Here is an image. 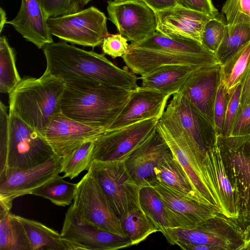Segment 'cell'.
Listing matches in <instances>:
<instances>
[{"label": "cell", "instance_id": "obj_1", "mask_svg": "<svg viewBox=\"0 0 250 250\" xmlns=\"http://www.w3.org/2000/svg\"><path fill=\"white\" fill-rule=\"evenodd\" d=\"M42 49L46 62L44 73L64 82L90 81L128 90L138 86L133 73L118 67L104 54L65 42H53Z\"/></svg>", "mask_w": 250, "mask_h": 250}, {"label": "cell", "instance_id": "obj_2", "mask_svg": "<svg viewBox=\"0 0 250 250\" xmlns=\"http://www.w3.org/2000/svg\"><path fill=\"white\" fill-rule=\"evenodd\" d=\"M132 90L96 82H65L61 112L65 116L106 131L119 115Z\"/></svg>", "mask_w": 250, "mask_h": 250}, {"label": "cell", "instance_id": "obj_3", "mask_svg": "<svg viewBox=\"0 0 250 250\" xmlns=\"http://www.w3.org/2000/svg\"><path fill=\"white\" fill-rule=\"evenodd\" d=\"M65 82L43 73L39 78L25 77L9 94L12 113L42 135L52 119L61 112Z\"/></svg>", "mask_w": 250, "mask_h": 250}, {"label": "cell", "instance_id": "obj_4", "mask_svg": "<svg viewBox=\"0 0 250 250\" xmlns=\"http://www.w3.org/2000/svg\"><path fill=\"white\" fill-rule=\"evenodd\" d=\"M54 155L40 132L9 112L8 134L0 135V179L40 165Z\"/></svg>", "mask_w": 250, "mask_h": 250}, {"label": "cell", "instance_id": "obj_5", "mask_svg": "<svg viewBox=\"0 0 250 250\" xmlns=\"http://www.w3.org/2000/svg\"><path fill=\"white\" fill-rule=\"evenodd\" d=\"M225 169L233 188L238 218L244 233L250 225V134L216 135Z\"/></svg>", "mask_w": 250, "mask_h": 250}, {"label": "cell", "instance_id": "obj_6", "mask_svg": "<svg viewBox=\"0 0 250 250\" xmlns=\"http://www.w3.org/2000/svg\"><path fill=\"white\" fill-rule=\"evenodd\" d=\"M156 127L169 146L173 156L187 173L202 201L216 208L221 213V206L216 193L205 170L197 161L184 130L168 109L166 108L159 120Z\"/></svg>", "mask_w": 250, "mask_h": 250}, {"label": "cell", "instance_id": "obj_7", "mask_svg": "<svg viewBox=\"0 0 250 250\" xmlns=\"http://www.w3.org/2000/svg\"><path fill=\"white\" fill-rule=\"evenodd\" d=\"M166 239L171 245L179 243L207 246L213 250H243L244 232L236 221L217 213L188 228H169Z\"/></svg>", "mask_w": 250, "mask_h": 250}, {"label": "cell", "instance_id": "obj_8", "mask_svg": "<svg viewBox=\"0 0 250 250\" xmlns=\"http://www.w3.org/2000/svg\"><path fill=\"white\" fill-rule=\"evenodd\" d=\"M120 218L132 209L140 207L142 187L132 177L125 161L92 160L89 169Z\"/></svg>", "mask_w": 250, "mask_h": 250}, {"label": "cell", "instance_id": "obj_9", "mask_svg": "<svg viewBox=\"0 0 250 250\" xmlns=\"http://www.w3.org/2000/svg\"><path fill=\"white\" fill-rule=\"evenodd\" d=\"M107 18L97 8L90 6L80 11L47 19L52 35L72 44L95 47L101 45L109 33Z\"/></svg>", "mask_w": 250, "mask_h": 250}, {"label": "cell", "instance_id": "obj_10", "mask_svg": "<svg viewBox=\"0 0 250 250\" xmlns=\"http://www.w3.org/2000/svg\"><path fill=\"white\" fill-rule=\"evenodd\" d=\"M70 207L81 221L100 229L125 235L119 218L90 171L77 183Z\"/></svg>", "mask_w": 250, "mask_h": 250}, {"label": "cell", "instance_id": "obj_11", "mask_svg": "<svg viewBox=\"0 0 250 250\" xmlns=\"http://www.w3.org/2000/svg\"><path fill=\"white\" fill-rule=\"evenodd\" d=\"M109 20L119 33L132 43H138L157 31L156 12L143 0L108 1Z\"/></svg>", "mask_w": 250, "mask_h": 250}, {"label": "cell", "instance_id": "obj_12", "mask_svg": "<svg viewBox=\"0 0 250 250\" xmlns=\"http://www.w3.org/2000/svg\"><path fill=\"white\" fill-rule=\"evenodd\" d=\"M166 107L174 115L184 130L197 161L213 188L207 173L205 162L208 152L216 142L214 127L193 108L181 92L173 95Z\"/></svg>", "mask_w": 250, "mask_h": 250}, {"label": "cell", "instance_id": "obj_13", "mask_svg": "<svg viewBox=\"0 0 250 250\" xmlns=\"http://www.w3.org/2000/svg\"><path fill=\"white\" fill-rule=\"evenodd\" d=\"M159 120L153 118L121 128L106 130L94 141L93 160L125 161L153 132Z\"/></svg>", "mask_w": 250, "mask_h": 250}, {"label": "cell", "instance_id": "obj_14", "mask_svg": "<svg viewBox=\"0 0 250 250\" xmlns=\"http://www.w3.org/2000/svg\"><path fill=\"white\" fill-rule=\"evenodd\" d=\"M60 234L67 250H116L132 246L125 235L100 229L81 221L71 207L65 213Z\"/></svg>", "mask_w": 250, "mask_h": 250}, {"label": "cell", "instance_id": "obj_15", "mask_svg": "<svg viewBox=\"0 0 250 250\" xmlns=\"http://www.w3.org/2000/svg\"><path fill=\"white\" fill-rule=\"evenodd\" d=\"M132 73L141 76L166 65H188L202 67L219 66L221 64L213 53L206 54L152 50L129 46L128 53L122 57Z\"/></svg>", "mask_w": 250, "mask_h": 250}, {"label": "cell", "instance_id": "obj_16", "mask_svg": "<svg viewBox=\"0 0 250 250\" xmlns=\"http://www.w3.org/2000/svg\"><path fill=\"white\" fill-rule=\"evenodd\" d=\"M172 153L156 127L131 152L125 163L130 175L142 187H154L158 183L155 169L165 157Z\"/></svg>", "mask_w": 250, "mask_h": 250}, {"label": "cell", "instance_id": "obj_17", "mask_svg": "<svg viewBox=\"0 0 250 250\" xmlns=\"http://www.w3.org/2000/svg\"><path fill=\"white\" fill-rule=\"evenodd\" d=\"M105 131L72 120L60 112L52 119L42 135L55 154L63 158L84 143L95 140Z\"/></svg>", "mask_w": 250, "mask_h": 250}, {"label": "cell", "instance_id": "obj_18", "mask_svg": "<svg viewBox=\"0 0 250 250\" xmlns=\"http://www.w3.org/2000/svg\"><path fill=\"white\" fill-rule=\"evenodd\" d=\"M165 204L171 228H188L210 218L219 210L158 183L153 187Z\"/></svg>", "mask_w": 250, "mask_h": 250}, {"label": "cell", "instance_id": "obj_19", "mask_svg": "<svg viewBox=\"0 0 250 250\" xmlns=\"http://www.w3.org/2000/svg\"><path fill=\"white\" fill-rule=\"evenodd\" d=\"M62 158L54 155L31 168L13 171L0 179V197L11 201L32 191L61 173Z\"/></svg>", "mask_w": 250, "mask_h": 250}, {"label": "cell", "instance_id": "obj_20", "mask_svg": "<svg viewBox=\"0 0 250 250\" xmlns=\"http://www.w3.org/2000/svg\"><path fill=\"white\" fill-rule=\"evenodd\" d=\"M170 96L156 89L138 86L132 90L127 103L107 130L121 128L153 118L160 119Z\"/></svg>", "mask_w": 250, "mask_h": 250}, {"label": "cell", "instance_id": "obj_21", "mask_svg": "<svg viewBox=\"0 0 250 250\" xmlns=\"http://www.w3.org/2000/svg\"><path fill=\"white\" fill-rule=\"evenodd\" d=\"M155 12L157 31L172 39L190 40L200 42L205 24L216 16L179 5Z\"/></svg>", "mask_w": 250, "mask_h": 250}, {"label": "cell", "instance_id": "obj_22", "mask_svg": "<svg viewBox=\"0 0 250 250\" xmlns=\"http://www.w3.org/2000/svg\"><path fill=\"white\" fill-rule=\"evenodd\" d=\"M220 67L197 70L190 75L179 91L214 128L213 107L217 88L220 82Z\"/></svg>", "mask_w": 250, "mask_h": 250}, {"label": "cell", "instance_id": "obj_23", "mask_svg": "<svg viewBox=\"0 0 250 250\" xmlns=\"http://www.w3.org/2000/svg\"><path fill=\"white\" fill-rule=\"evenodd\" d=\"M47 19L41 0H21L17 16L7 23L12 25L26 40L42 49L53 42Z\"/></svg>", "mask_w": 250, "mask_h": 250}, {"label": "cell", "instance_id": "obj_24", "mask_svg": "<svg viewBox=\"0 0 250 250\" xmlns=\"http://www.w3.org/2000/svg\"><path fill=\"white\" fill-rule=\"evenodd\" d=\"M205 166L209 179L219 196L222 214L237 222L238 214L235 194L226 172L216 140L207 155Z\"/></svg>", "mask_w": 250, "mask_h": 250}, {"label": "cell", "instance_id": "obj_25", "mask_svg": "<svg viewBox=\"0 0 250 250\" xmlns=\"http://www.w3.org/2000/svg\"><path fill=\"white\" fill-rule=\"evenodd\" d=\"M203 68L206 67L177 64L163 65L141 76V86L156 89L171 96L180 91L192 73Z\"/></svg>", "mask_w": 250, "mask_h": 250}, {"label": "cell", "instance_id": "obj_26", "mask_svg": "<svg viewBox=\"0 0 250 250\" xmlns=\"http://www.w3.org/2000/svg\"><path fill=\"white\" fill-rule=\"evenodd\" d=\"M155 174L158 183L204 203L194 189L187 173L172 153L165 157L156 167Z\"/></svg>", "mask_w": 250, "mask_h": 250}, {"label": "cell", "instance_id": "obj_27", "mask_svg": "<svg viewBox=\"0 0 250 250\" xmlns=\"http://www.w3.org/2000/svg\"><path fill=\"white\" fill-rule=\"evenodd\" d=\"M17 216L23 227L31 250H67L61 234L40 222Z\"/></svg>", "mask_w": 250, "mask_h": 250}, {"label": "cell", "instance_id": "obj_28", "mask_svg": "<svg viewBox=\"0 0 250 250\" xmlns=\"http://www.w3.org/2000/svg\"><path fill=\"white\" fill-rule=\"evenodd\" d=\"M129 45L148 50L187 54H206L212 53L204 47L199 42L172 39L158 31L144 41L138 43H131Z\"/></svg>", "mask_w": 250, "mask_h": 250}, {"label": "cell", "instance_id": "obj_29", "mask_svg": "<svg viewBox=\"0 0 250 250\" xmlns=\"http://www.w3.org/2000/svg\"><path fill=\"white\" fill-rule=\"evenodd\" d=\"M124 234L129 238L132 245H137L151 234L160 231L154 221L141 207L135 208L120 218Z\"/></svg>", "mask_w": 250, "mask_h": 250}, {"label": "cell", "instance_id": "obj_30", "mask_svg": "<svg viewBox=\"0 0 250 250\" xmlns=\"http://www.w3.org/2000/svg\"><path fill=\"white\" fill-rule=\"evenodd\" d=\"M0 250H31L21 222L10 212L0 217Z\"/></svg>", "mask_w": 250, "mask_h": 250}, {"label": "cell", "instance_id": "obj_31", "mask_svg": "<svg viewBox=\"0 0 250 250\" xmlns=\"http://www.w3.org/2000/svg\"><path fill=\"white\" fill-rule=\"evenodd\" d=\"M250 62V42L221 65L220 82L227 94L241 83Z\"/></svg>", "mask_w": 250, "mask_h": 250}, {"label": "cell", "instance_id": "obj_32", "mask_svg": "<svg viewBox=\"0 0 250 250\" xmlns=\"http://www.w3.org/2000/svg\"><path fill=\"white\" fill-rule=\"evenodd\" d=\"M250 42V23L233 26L227 24L223 40L215 55L222 64L243 47Z\"/></svg>", "mask_w": 250, "mask_h": 250}, {"label": "cell", "instance_id": "obj_33", "mask_svg": "<svg viewBox=\"0 0 250 250\" xmlns=\"http://www.w3.org/2000/svg\"><path fill=\"white\" fill-rule=\"evenodd\" d=\"M63 178L59 174L55 176L34 189L31 194L48 199L57 206L65 207L71 205L77 184L66 182Z\"/></svg>", "mask_w": 250, "mask_h": 250}, {"label": "cell", "instance_id": "obj_34", "mask_svg": "<svg viewBox=\"0 0 250 250\" xmlns=\"http://www.w3.org/2000/svg\"><path fill=\"white\" fill-rule=\"evenodd\" d=\"M139 203L145 212L154 221L164 236H167V229L171 228L162 198L153 187H142L139 193Z\"/></svg>", "mask_w": 250, "mask_h": 250}, {"label": "cell", "instance_id": "obj_35", "mask_svg": "<svg viewBox=\"0 0 250 250\" xmlns=\"http://www.w3.org/2000/svg\"><path fill=\"white\" fill-rule=\"evenodd\" d=\"M21 78L16 65L14 49L5 36L0 38V92L9 94Z\"/></svg>", "mask_w": 250, "mask_h": 250}, {"label": "cell", "instance_id": "obj_36", "mask_svg": "<svg viewBox=\"0 0 250 250\" xmlns=\"http://www.w3.org/2000/svg\"><path fill=\"white\" fill-rule=\"evenodd\" d=\"M94 141L84 143L62 158L61 173H63V178L72 179L83 171H88L93 160Z\"/></svg>", "mask_w": 250, "mask_h": 250}, {"label": "cell", "instance_id": "obj_37", "mask_svg": "<svg viewBox=\"0 0 250 250\" xmlns=\"http://www.w3.org/2000/svg\"><path fill=\"white\" fill-rule=\"evenodd\" d=\"M219 14L205 24L201 36V43L208 50L215 54L224 37L227 22Z\"/></svg>", "mask_w": 250, "mask_h": 250}, {"label": "cell", "instance_id": "obj_38", "mask_svg": "<svg viewBox=\"0 0 250 250\" xmlns=\"http://www.w3.org/2000/svg\"><path fill=\"white\" fill-rule=\"evenodd\" d=\"M221 11L229 26L250 23V0H227Z\"/></svg>", "mask_w": 250, "mask_h": 250}, {"label": "cell", "instance_id": "obj_39", "mask_svg": "<svg viewBox=\"0 0 250 250\" xmlns=\"http://www.w3.org/2000/svg\"><path fill=\"white\" fill-rule=\"evenodd\" d=\"M48 19L78 12L81 7L80 0H41Z\"/></svg>", "mask_w": 250, "mask_h": 250}, {"label": "cell", "instance_id": "obj_40", "mask_svg": "<svg viewBox=\"0 0 250 250\" xmlns=\"http://www.w3.org/2000/svg\"><path fill=\"white\" fill-rule=\"evenodd\" d=\"M227 99L226 89L220 82L217 88L213 107L214 126L216 135L222 134Z\"/></svg>", "mask_w": 250, "mask_h": 250}, {"label": "cell", "instance_id": "obj_41", "mask_svg": "<svg viewBox=\"0 0 250 250\" xmlns=\"http://www.w3.org/2000/svg\"><path fill=\"white\" fill-rule=\"evenodd\" d=\"M241 83L228 95L224 124L221 135L228 136L240 104Z\"/></svg>", "mask_w": 250, "mask_h": 250}, {"label": "cell", "instance_id": "obj_42", "mask_svg": "<svg viewBox=\"0 0 250 250\" xmlns=\"http://www.w3.org/2000/svg\"><path fill=\"white\" fill-rule=\"evenodd\" d=\"M127 41L119 33L108 34L104 38L102 44V50L104 54L112 58L122 57L128 52L129 44Z\"/></svg>", "mask_w": 250, "mask_h": 250}, {"label": "cell", "instance_id": "obj_43", "mask_svg": "<svg viewBox=\"0 0 250 250\" xmlns=\"http://www.w3.org/2000/svg\"><path fill=\"white\" fill-rule=\"evenodd\" d=\"M250 134V104L239 106L228 136L245 135Z\"/></svg>", "mask_w": 250, "mask_h": 250}, {"label": "cell", "instance_id": "obj_44", "mask_svg": "<svg viewBox=\"0 0 250 250\" xmlns=\"http://www.w3.org/2000/svg\"><path fill=\"white\" fill-rule=\"evenodd\" d=\"M178 5L182 7L215 16L219 14L211 0H177Z\"/></svg>", "mask_w": 250, "mask_h": 250}, {"label": "cell", "instance_id": "obj_45", "mask_svg": "<svg viewBox=\"0 0 250 250\" xmlns=\"http://www.w3.org/2000/svg\"><path fill=\"white\" fill-rule=\"evenodd\" d=\"M240 106L244 107L250 104V62L241 83Z\"/></svg>", "mask_w": 250, "mask_h": 250}, {"label": "cell", "instance_id": "obj_46", "mask_svg": "<svg viewBox=\"0 0 250 250\" xmlns=\"http://www.w3.org/2000/svg\"><path fill=\"white\" fill-rule=\"evenodd\" d=\"M155 12L178 6L177 0H143Z\"/></svg>", "mask_w": 250, "mask_h": 250}, {"label": "cell", "instance_id": "obj_47", "mask_svg": "<svg viewBox=\"0 0 250 250\" xmlns=\"http://www.w3.org/2000/svg\"><path fill=\"white\" fill-rule=\"evenodd\" d=\"M13 201L0 198V217L10 212L12 207Z\"/></svg>", "mask_w": 250, "mask_h": 250}, {"label": "cell", "instance_id": "obj_48", "mask_svg": "<svg viewBox=\"0 0 250 250\" xmlns=\"http://www.w3.org/2000/svg\"><path fill=\"white\" fill-rule=\"evenodd\" d=\"M0 33H1L2 31L3 27L7 22L6 13L2 7H0Z\"/></svg>", "mask_w": 250, "mask_h": 250}, {"label": "cell", "instance_id": "obj_49", "mask_svg": "<svg viewBox=\"0 0 250 250\" xmlns=\"http://www.w3.org/2000/svg\"><path fill=\"white\" fill-rule=\"evenodd\" d=\"M243 250H250V236L245 240V244Z\"/></svg>", "mask_w": 250, "mask_h": 250}, {"label": "cell", "instance_id": "obj_50", "mask_svg": "<svg viewBox=\"0 0 250 250\" xmlns=\"http://www.w3.org/2000/svg\"><path fill=\"white\" fill-rule=\"evenodd\" d=\"M244 235L245 239L248 238L250 236V225L244 231Z\"/></svg>", "mask_w": 250, "mask_h": 250}, {"label": "cell", "instance_id": "obj_51", "mask_svg": "<svg viewBox=\"0 0 250 250\" xmlns=\"http://www.w3.org/2000/svg\"><path fill=\"white\" fill-rule=\"evenodd\" d=\"M124 0H114V1H124Z\"/></svg>", "mask_w": 250, "mask_h": 250}]
</instances>
